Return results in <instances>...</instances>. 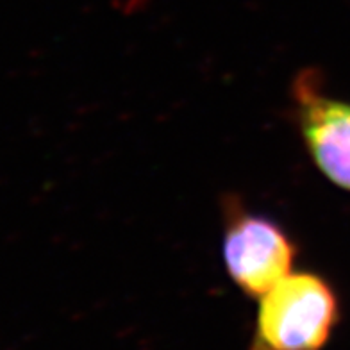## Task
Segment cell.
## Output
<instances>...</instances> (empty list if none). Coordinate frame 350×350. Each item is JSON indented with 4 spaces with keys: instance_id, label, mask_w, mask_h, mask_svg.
I'll return each instance as SVG.
<instances>
[{
    "instance_id": "6da1fadb",
    "label": "cell",
    "mask_w": 350,
    "mask_h": 350,
    "mask_svg": "<svg viewBox=\"0 0 350 350\" xmlns=\"http://www.w3.org/2000/svg\"><path fill=\"white\" fill-rule=\"evenodd\" d=\"M340 320L336 293L317 273H290L259 299L250 350H320Z\"/></svg>"
},
{
    "instance_id": "7a4b0ae2",
    "label": "cell",
    "mask_w": 350,
    "mask_h": 350,
    "mask_svg": "<svg viewBox=\"0 0 350 350\" xmlns=\"http://www.w3.org/2000/svg\"><path fill=\"white\" fill-rule=\"evenodd\" d=\"M224 261L234 284L261 299L291 273L295 245L270 218L236 213L224 238Z\"/></svg>"
},
{
    "instance_id": "3957f363",
    "label": "cell",
    "mask_w": 350,
    "mask_h": 350,
    "mask_svg": "<svg viewBox=\"0 0 350 350\" xmlns=\"http://www.w3.org/2000/svg\"><path fill=\"white\" fill-rule=\"evenodd\" d=\"M295 100L300 133L314 165L350 191V104L322 95L313 75L297 81Z\"/></svg>"
}]
</instances>
